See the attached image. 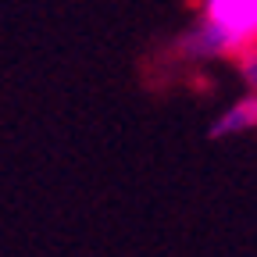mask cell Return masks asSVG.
Listing matches in <instances>:
<instances>
[{
  "instance_id": "cell-2",
  "label": "cell",
  "mask_w": 257,
  "mask_h": 257,
  "mask_svg": "<svg viewBox=\"0 0 257 257\" xmlns=\"http://www.w3.org/2000/svg\"><path fill=\"white\" fill-rule=\"evenodd\" d=\"M253 125H257V100L246 93L218 114V121L211 125V140H232L239 133H250Z\"/></svg>"
},
{
  "instance_id": "cell-1",
  "label": "cell",
  "mask_w": 257,
  "mask_h": 257,
  "mask_svg": "<svg viewBox=\"0 0 257 257\" xmlns=\"http://www.w3.org/2000/svg\"><path fill=\"white\" fill-rule=\"evenodd\" d=\"M200 22L182 40L189 57H236L257 40V0H200Z\"/></svg>"
}]
</instances>
